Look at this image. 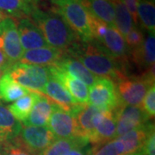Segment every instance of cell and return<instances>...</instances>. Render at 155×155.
Here are the masks:
<instances>
[{
  "label": "cell",
  "mask_w": 155,
  "mask_h": 155,
  "mask_svg": "<svg viewBox=\"0 0 155 155\" xmlns=\"http://www.w3.org/2000/svg\"><path fill=\"white\" fill-rule=\"evenodd\" d=\"M66 53L80 61L96 77L109 78L114 83L127 78L125 63L112 58L94 40L89 42L78 40Z\"/></svg>",
  "instance_id": "1"
},
{
  "label": "cell",
  "mask_w": 155,
  "mask_h": 155,
  "mask_svg": "<svg viewBox=\"0 0 155 155\" xmlns=\"http://www.w3.org/2000/svg\"><path fill=\"white\" fill-rule=\"evenodd\" d=\"M28 17L38 27L47 44L51 48L67 52L80 40L55 11H44L35 6Z\"/></svg>",
  "instance_id": "2"
},
{
  "label": "cell",
  "mask_w": 155,
  "mask_h": 155,
  "mask_svg": "<svg viewBox=\"0 0 155 155\" xmlns=\"http://www.w3.org/2000/svg\"><path fill=\"white\" fill-rule=\"evenodd\" d=\"M54 11L60 14L72 31L84 42L93 41L91 30V15L79 0H60Z\"/></svg>",
  "instance_id": "3"
},
{
  "label": "cell",
  "mask_w": 155,
  "mask_h": 155,
  "mask_svg": "<svg viewBox=\"0 0 155 155\" xmlns=\"http://www.w3.org/2000/svg\"><path fill=\"white\" fill-rule=\"evenodd\" d=\"M115 84L122 105L140 106L149 88L154 84V68L143 77L125 78Z\"/></svg>",
  "instance_id": "4"
},
{
  "label": "cell",
  "mask_w": 155,
  "mask_h": 155,
  "mask_svg": "<svg viewBox=\"0 0 155 155\" xmlns=\"http://www.w3.org/2000/svg\"><path fill=\"white\" fill-rule=\"evenodd\" d=\"M7 72L20 85L30 91L38 93H41L51 78L48 67L27 65L20 62L12 65Z\"/></svg>",
  "instance_id": "5"
},
{
  "label": "cell",
  "mask_w": 155,
  "mask_h": 155,
  "mask_svg": "<svg viewBox=\"0 0 155 155\" xmlns=\"http://www.w3.org/2000/svg\"><path fill=\"white\" fill-rule=\"evenodd\" d=\"M88 104L103 111L115 112L121 104L115 83L109 78H97L91 86Z\"/></svg>",
  "instance_id": "6"
},
{
  "label": "cell",
  "mask_w": 155,
  "mask_h": 155,
  "mask_svg": "<svg viewBox=\"0 0 155 155\" xmlns=\"http://www.w3.org/2000/svg\"><path fill=\"white\" fill-rule=\"evenodd\" d=\"M0 38L3 43L2 50L11 66L19 62L24 51L20 41L15 19L6 17L0 22Z\"/></svg>",
  "instance_id": "7"
},
{
  "label": "cell",
  "mask_w": 155,
  "mask_h": 155,
  "mask_svg": "<svg viewBox=\"0 0 155 155\" xmlns=\"http://www.w3.org/2000/svg\"><path fill=\"white\" fill-rule=\"evenodd\" d=\"M116 116V138L135 129L150 121L141 106L120 105L114 112Z\"/></svg>",
  "instance_id": "8"
},
{
  "label": "cell",
  "mask_w": 155,
  "mask_h": 155,
  "mask_svg": "<svg viewBox=\"0 0 155 155\" xmlns=\"http://www.w3.org/2000/svg\"><path fill=\"white\" fill-rule=\"evenodd\" d=\"M17 138L32 153L39 155L55 140V136L48 127L23 126Z\"/></svg>",
  "instance_id": "9"
},
{
  "label": "cell",
  "mask_w": 155,
  "mask_h": 155,
  "mask_svg": "<svg viewBox=\"0 0 155 155\" xmlns=\"http://www.w3.org/2000/svg\"><path fill=\"white\" fill-rule=\"evenodd\" d=\"M94 133L89 143L93 147L103 146L116 138V116L114 112L99 110L93 119Z\"/></svg>",
  "instance_id": "10"
},
{
  "label": "cell",
  "mask_w": 155,
  "mask_h": 155,
  "mask_svg": "<svg viewBox=\"0 0 155 155\" xmlns=\"http://www.w3.org/2000/svg\"><path fill=\"white\" fill-rule=\"evenodd\" d=\"M48 124L56 139L78 137L75 119L71 111L65 110L57 104L54 105Z\"/></svg>",
  "instance_id": "11"
},
{
  "label": "cell",
  "mask_w": 155,
  "mask_h": 155,
  "mask_svg": "<svg viewBox=\"0 0 155 155\" xmlns=\"http://www.w3.org/2000/svg\"><path fill=\"white\" fill-rule=\"evenodd\" d=\"M48 69L51 77L60 82L78 104H88L89 91L86 84L59 67H48Z\"/></svg>",
  "instance_id": "12"
},
{
  "label": "cell",
  "mask_w": 155,
  "mask_h": 155,
  "mask_svg": "<svg viewBox=\"0 0 155 155\" xmlns=\"http://www.w3.org/2000/svg\"><path fill=\"white\" fill-rule=\"evenodd\" d=\"M23 49L31 50L48 47L39 28L28 17L15 19Z\"/></svg>",
  "instance_id": "13"
},
{
  "label": "cell",
  "mask_w": 155,
  "mask_h": 155,
  "mask_svg": "<svg viewBox=\"0 0 155 155\" xmlns=\"http://www.w3.org/2000/svg\"><path fill=\"white\" fill-rule=\"evenodd\" d=\"M99 110L89 104H78L72 107L71 113L75 119L78 137L86 139L88 141L91 139L94 133L93 119Z\"/></svg>",
  "instance_id": "14"
},
{
  "label": "cell",
  "mask_w": 155,
  "mask_h": 155,
  "mask_svg": "<svg viewBox=\"0 0 155 155\" xmlns=\"http://www.w3.org/2000/svg\"><path fill=\"white\" fill-rule=\"evenodd\" d=\"M65 52L51 47H44L23 52L20 63L40 67H54L61 61Z\"/></svg>",
  "instance_id": "15"
},
{
  "label": "cell",
  "mask_w": 155,
  "mask_h": 155,
  "mask_svg": "<svg viewBox=\"0 0 155 155\" xmlns=\"http://www.w3.org/2000/svg\"><path fill=\"white\" fill-rule=\"evenodd\" d=\"M97 42L112 58L122 63H127V54L129 53L128 48L123 36L116 27L109 26L104 36Z\"/></svg>",
  "instance_id": "16"
},
{
  "label": "cell",
  "mask_w": 155,
  "mask_h": 155,
  "mask_svg": "<svg viewBox=\"0 0 155 155\" xmlns=\"http://www.w3.org/2000/svg\"><path fill=\"white\" fill-rule=\"evenodd\" d=\"M55 104L48 97L37 93L33 108L28 115L27 120L22 124L23 126H47L51 114L54 110Z\"/></svg>",
  "instance_id": "17"
},
{
  "label": "cell",
  "mask_w": 155,
  "mask_h": 155,
  "mask_svg": "<svg viewBox=\"0 0 155 155\" xmlns=\"http://www.w3.org/2000/svg\"><path fill=\"white\" fill-rule=\"evenodd\" d=\"M132 61L141 69L147 71L154 68L155 61V35L154 33H148L142 44L139 48L129 50Z\"/></svg>",
  "instance_id": "18"
},
{
  "label": "cell",
  "mask_w": 155,
  "mask_h": 155,
  "mask_svg": "<svg viewBox=\"0 0 155 155\" xmlns=\"http://www.w3.org/2000/svg\"><path fill=\"white\" fill-rule=\"evenodd\" d=\"M54 67L63 69L64 71H66L89 86L93 85L96 80L97 79V77H96L94 74L90 72L80 61H78L74 57L67 54L66 52L61 61Z\"/></svg>",
  "instance_id": "19"
},
{
  "label": "cell",
  "mask_w": 155,
  "mask_h": 155,
  "mask_svg": "<svg viewBox=\"0 0 155 155\" xmlns=\"http://www.w3.org/2000/svg\"><path fill=\"white\" fill-rule=\"evenodd\" d=\"M41 93L48 96L55 104L67 111H71L72 107L78 104L66 88L52 77L47 82Z\"/></svg>",
  "instance_id": "20"
},
{
  "label": "cell",
  "mask_w": 155,
  "mask_h": 155,
  "mask_svg": "<svg viewBox=\"0 0 155 155\" xmlns=\"http://www.w3.org/2000/svg\"><path fill=\"white\" fill-rule=\"evenodd\" d=\"M154 130V126L150 121L146 124L133 129L118 139L122 142L124 154L140 151L148 134Z\"/></svg>",
  "instance_id": "21"
},
{
  "label": "cell",
  "mask_w": 155,
  "mask_h": 155,
  "mask_svg": "<svg viewBox=\"0 0 155 155\" xmlns=\"http://www.w3.org/2000/svg\"><path fill=\"white\" fill-rule=\"evenodd\" d=\"M88 12L108 26L115 27V11L110 0H79Z\"/></svg>",
  "instance_id": "22"
},
{
  "label": "cell",
  "mask_w": 155,
  "mask_h": 155,
  "mask_svg": "<svg viewBox=\"0 0 155 155\" xmlns=\"http://www.w3.org/2000/svg\"><path fill=\"white\" fill-rule=\"evenodd\" d=\"M22 124L11 114L8 107L0 104V144L17 138Z\"/></svg>",
  "instance_id": "23"
},
{
  "label": "cell",
  "mask_w": 155,
  "mask_h": 155,
  "mask_svg": "<svg viewBox=\"0 0 155 155\" xmlns=\"http://www.w3.org/2000/svg\"><path fill=\"white\" fill-rule=\"evenodd\" d=\"M35 6V0H0V10L13 19L29 17Z\"/></svg>",
  "instance_id": "24"
},
{
  "label": "cell",
  "mask_w": 155,
  "mask_h": 155,
  "mask_svg": "<svg viewBox=\"0 0 155 155\" xmlns=\"http://www.w3.org/2000/svg\"><path fill=\"white\" fill-rule=\"evenodd\" d=\"M28 92L30 91L17 83L7 72L0 78V99L4 102H15Z\"/></svg>",
  "instance_id": "25"
},
{
  "label": "cell",
  "mask_w": 155,
  "mask_h": 155,
  "mask_svg": "<svg viewBox=\"0 0 155 155\" xmlns=\"http://www.w3.org/2000/svg\"><path fill=\"white\" fill-rule=\"evenodd\" d=\"M87 144L88 140L81 137L57 139L39 155H67L73 148Z\"/></svg>",
  "instance_id": "26"
},
{
  "label": "cell",
  "mask_w": 155,
  "mask_h": 155,
  "mask_svg": "<svg viewBox=\"0 0 155 155\" xmlns=\"http://www.w3.org/2000/svg\"><path fill=\"white\" fill-rule=\"evenodd\" d=\"M115 11V27L125 36L134 25L133 17L122 0H110Z\"/></svg>",
  "instance_id": "27"
},
{
  "label": "cell",
  "mask_w": 155,
  "mask_h": 155,
  "mask_svg": "<svg viewBox=\"0 0 155 155\" xmlns=\"http://www.w3.org/2000/svg\"><path fill=\"white\" fill-rule=\"evenodd\" d=\"M137 17L140 22L148 33L155 31L154 0H138Z\"/></svg>",
  "instance_id": "28"
},
{
  "label": "cell",
  "mask_w": 155,
  "mask_h": 155,
  "mask_svg": "<svg viewBox=\"0 0 155 155\" xmlns=\"http://www.w3.org/2000/svg\"><path fill=\"white\" fill-rule=\"evenodd\" d=\"M37 93L38 92L30 91L28 94L24 95L22 97L16 100L11 105L7 106L11 114L19 122H24L27 120L35 102Z\"/></svg>",
  "instance_id": "29"
},
{
  "label": "cell",
  "mask_w": 155,
  "mask_h": 155,
  "mask_svg": "<svg viewBox=\"0 0 155 155\" xmlns=\"http://www.w3.org/2000/svg\"><path fill=\"white\" fill-rule=\"evenodd\" d=\"M0 155H35L28 150L17 138L0 144Z\"/></svg>",
  "instance_id": "30"
},
{
  "label": "cell",
  "mask_w": 155,
  "mask_h": 155,
  "mask_svg": "<svg viewBox=\"0 0 155 155\" xmlns=\"http://www.w3.org/2000/svg\"><path fill=\"white\" fill-rule=\"evenodd\" d=\"M124 154L122 142L118 138L114 139L103 146L93 147L91 155H122Z\"/></svg>",
  "instance_id": "31"
},
{
  "label": "cell",
  "mask_w": 155,
  "mask_h": 155,
  "mask_svg": "<svg viewBox=\"0 0 155 155\" xmlns=\"http://www.w3.org/2000/svg\"><path fill=\"white\" fill-rule=\"evenodd\" d=\"M124 37H125L124 39L125 42L128 48V51L139 48L142 44L145 39L143 32L140 28H137V26H134Z\"/></svg>",
  "instance_id": "32"
},
{
  "label": "cell",
  "mask_w": 155,
  "mask_h": 155,
  "mask_svg": "<svg viewBox=\"0 0 155 155\" xmlns=\"http://www.w3.org/2000/svg\"><path fill=\"white\" fill-rule=\"evenodd\" d=\"M141 108L150 119L155 115V84L152 85L145 96L141 104Z\"/></svg>",
  "instance_id": "33"
},
{
  "label": "cell",
  "mask_w": 155,
  "mask_h": 155,
  "mask_svg": "<svg viewBox=\"0 0 155 155\" xmlns=\"http://www.w3.org/2000/svg\"><path fill=\"white\" fill-rule=\"evenodd\" d=\"M143 155H155V133L153 130L148 134L145 143L140 150Z\"/></svg>",
  "instance_id": "34"
},
{
  "label": "cell",
  "mask_w": 155,
  "mask_h": 155,
  "mask_svg": "<svg viewBox=\"0 0 155 155\" xmlns=\"http://www.w3.org/2000/svg\"><path fill=\"white\" fill-rule=\"evenodd\" d=\"M122 3L126 5L133 17L134 23L135 26L138 25V17H137V4L138 0H122Z\"/></svg>",
  "instance_id": "35"
},
{
  "label": "cell",
  "mask_w": 155,
  "mask_h": 155,
  "mask_svg": "<svg viewBox=\"0 0 155 155\" xmlns=\"http://www.w3.org/2000/svg\"><path fill=\"white\" fill-rule=\"evenodd\" d=\"M93 150V147L89 143L84 146H79L71 150L67 155H91Z\"/></svg>",
  "instance_id": "36"
},
{
  "label": "cell",
  "mask_w": 155,
  "mask_h": 155,
  "mask_svg": "<svg viewBox=\"0 0 155 155\" xmlns=\"http://www.w3.org/2000/svg\"><path fill=\"white\" fill-rule=\"evenodd\" d=\"M11 67V64L7 60V58H6L5 54H4L3 50L0 49V69H2L3 72H5L10 69Z\"/></svg>",
  "instance_id": "37"
},
{
  "label": "cell",
  "mask_w": 155,
  "mask_h": 155,
  "mask_svg": "<svg viewBox=\"0 0 155 155\" xmlns=\"http://www.w3.org/2000/svg\"><path fill=\"white\" fill-rule=\"evenodd\" d=\"M43 1H47V2H50V3H52V4H56L57 2H59L60 0H35V4L36 3H39V2H43Z\"/></svg>",
  "instance_id": "38"
},
{
  "label": "cell",
  "mask_w": 155,
  "mask_h": 155,
  "mask_svg": "<svg viewBox=\"0 0 155 155\" xmlns=\"http://www.w3.org/2000/svg\"><path fill=\"white\" fill-rule=\"evenodd\" d=\"M6 17H7V16H6L5 14V13H4L3 11L0 10V22H1V21H2L3 19H5Z\"/></svg>",
  "instance_id": "39"
},
{
  "label": "cell",
  "mask_w": 155,
  "mask_h": 155,
  "mask_svg": "<svg viewBox=\"0 0 155 155\" xmlns=\"http://www.w3.org/2000/svg\"><path fill=\"white\" fill-rule=\"evenodd\" d=\"M122 155H143L141 153L140 151L139 152H135V153H126V154H122Z\"/></svg>",
  "instance_id": "40"
},
{
  "label": "cell",
  "mask_w": 155,
  "mask_h": 155,
  "mask_svg": "<svg viewBox=\"0 0 155 155\" xmlns=\"http://www.w3.org/2000/svg\"><path fill=\"white\" fill-rule=\"evenodd\" d=\"M4 74V72H3V70L2 69H0V78L2 77V75Z\"/></svg>",
  "instance_id": "41"
}]
</instances>
